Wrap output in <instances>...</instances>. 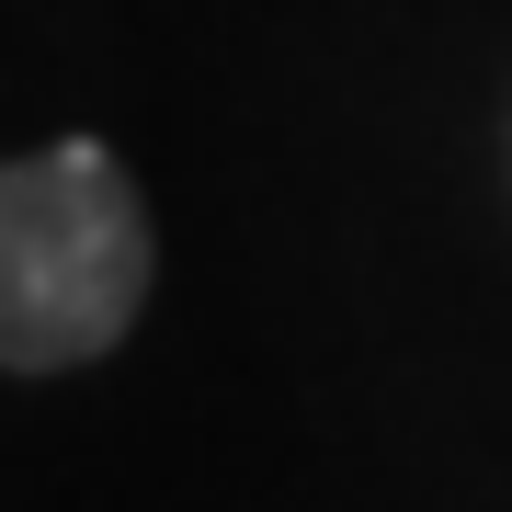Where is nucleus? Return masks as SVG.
Returning <instances> with one entry per match:
<instances>
[{"label": "nucleus", "mask_w": 512, "mask_h": 512, "mask_svg": "<svg viewBox=\"0 0 512 512\" xmlns=\"http://www.w3.org/2000/svg\"><path fill=\"white\" fill-rule=\"evenodd\" d=\"M148 308V205L103 137L0 160V376H69Z\"/></svg>", "instance_id": "f257e3e1"}]
</instances>
